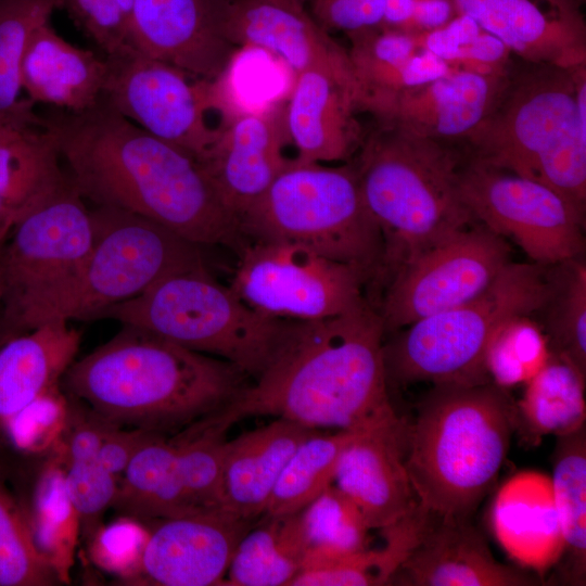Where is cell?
<instances>
[{
  "label": "cell",
  "instance_id": "obj_13",
  "mask_svg": "<svg viewBox=\"0 0 586 586\" xmlns=\"http://www.w3.org/2000/svg\"><path fill=\"white\" fill-rule=\"evenodd\" d=\"M104 58L101 97L151 135L203 162L225 125L213 127L207 117L218 107L214 81L196 78L130 44Z\"/></svg>",
  "mask_w": 586,
  "mask_h": 586
},
{
  "label": "cell",
  "instance_id": "obj_54",
  "mask_svg": "<svg viewBox=\"0 0 586 586\" xmlns=\"http://www.w3.org/2000/svg\"><path fill=\"white\" fill-rule=\"evenodd\" d=\"M36 127H41L40 116L31 119L0 114V143Z\"/></svg>",
  "mask_w": 586,
  "mask_h": 586
},
{
  "label": "cell",
  "instance_id": "obj_7",
  "mask_svg": "<svg viewBox=\"0 0 586 586\" xmlns=\"http://www.w3.org/2000/svg\"><path fill=\"white\" fill-rule=\"evenodd\" d=\"M94 319H113L221 358L252 380L270 361L289 322L249 306L205 265L168 275Z\"/></svg>",
  "mask_w": 586,
  "mask_h": 586
},
{
  "label": "cell",
  "instance_id": "obj_48",
  "mask_svg": "<svg viewBox=\"0 0 586 586\" xmlns=\"http://www.w3.org/2000/svg\"><path fill=\"white\" fill-rule=\"evenodd\" d=\"M510 48L497 36L482 29L459 49L449 65L483 75H507L512 66Z\"/></svg>",
  "mask_w": 586,
  "mask_h": 586
},
{
  "label": "cell",
  "instance_id": "obj_19",
  "mask_svg": "<svg viewBox=\"0 0 586 586\" xmlns=\"http://www.w3.org/2000/svg\"><path fill=\"white\" fill-rule=\"evenodd\" d=\"M393 582L407 586H531L537 578L524 569L498 561L470 518L429 520L395 574Z\"/></svg>",
  "mask_w": 586,
  "mask_h": 586
},
{
  "label": "cell",
  "instance_id": "obj_21",
  "mask_svg": "<svg viewBox=\"0 0 586 586\" xmlns=\"http://www.w3.org/2000/svg\"><path fill=\"white\" fill-rule=\"evenodd\" d=\"M285 136L284 110L243 113L225 123L201 162L239 221L292 162L283 153Z\"/></svg>",
  "mask_w": 586,
  "mask_h": 586
},
{
  "label": "cell",
  "instance_id": "obj_50",
  "mask_svg": "<svg viewBox=\"0 0 586 586\" xmlns=\"http://www.w3.org/2000/svg\"><path fill=\"white\" fill-rule=\"evenodd\" d=\"M156 434L143 429L114 428L101 445L100 460L119 479L135 454Z\"/></svg>",
  "mask_w": 586,
  "mask_h": 586
},
{
  "label": "cell",
  "instance_id": "obj_11",
  "mask_svg": "<svg viewBox=\"0 0 586 586\" xmlns=\"http://www.w3.org/2000/svg\"><path fill=\"white\" fill-rule=\"evenodd\" d=\"M458 189L476 222L512 240L533 263L553 267L582 256L585 209L550 187L464 152Z\"/></svg>",
  "mask_w": 586,
  "mask_h": 586
},
{
  "label": "cell",
  "instance_id": "obj_43",
  "mask_svg": "<svg viewBox=\"0 0 586 586\" xmlns=\"http://www.w3.org/2000/svg\"><path fill=\"white\" fill-rule=\"evenodd\" d=\"M308 550L346 555L368 548L370 528L358 507L334 484L301 511Z\"/></svg>",
  "mask_w": 586,
  "mask_h": 586
},
{
  "label": "cell",
  "instance_id": "obj_47",
  "mask_svg": "<svg viewBox=\"0 0 586 586\" xmlns=\"http://www.w3.org/2000/svg\"><path fill=\"white\" fill-rule=\"evenodd\" d=\"M146 535L148 530L143 531L135 523H115L105 530L101 527L92 537V544L101 565L123 574L122 562H127L130 570L127 581H131L138 571L142 550L125 546H143Z\"/></svg>",
  "mask_w": 586,
  "mask_h": 586
},
{
  "label": "cell",
  "instance_id": "obj_49",
  "mask_svg": "<svg viewBox=\"0 0 586 586\" xmlns=\"http://www.w3.org/2000/svg\"><path fill=\"white\" fill-rule=\"evenodd\" d=\"M482 29L470 16L457 14L444 26L413 36L420 49L432 52L449 64L459 49L470 42Z\"/></svg>",
  "mask_w": 586,
  "mask_h": 586
},
{
  "label": "cell",
  "instance_id": "obj_38",
  "mask_svg": "<svg viewBox=\"0 0 586 586\" xmlns=\"http://www.w3.org/2000/svg\"><path fill=\"white\" fill-rule=\"evenodd\" d=\"M582 257L556 265L550 293L540 309L552 354L586 375V265Z\"/></svg>",
  "mask_w": 586,
  "mask_h": 586
},
{
  "label": "cell",
  "instance_id": "obj_37",
  "mask_svg": "<svg viewBox=\"0 0 586 586\" xmlns=\"http://www.w3.org/2000/svg\"><path fill=\"white\" fill-rule=\"evenodd\" d=\"M359 433L317 431L304 440L285 463L264 514L285 515L304 510L333 484L342 451Z\"/></svg>",
  "mask_w": 586,
  "mask_h": 586
},
{
  "label": "cell",
  "instance_id": "obj_58",
  "mask_svg": "<svg viewBox=\"0 0 586 586\" xmlns=\"http://www.w3.org/2000/svg\"><path fill=\"white\" fill-rule=\"evenodd\" d=\"M7 234L0 231V249L3 246Z\"/></svg>",
  "mask_w": 586,
  "mask_h": 586
},
{
  "label": "cell",
  "instance_id": "obj_27",
  "mask_svg": "<svg viewBox=\"0 0 586 586\" xmlns=\"http://www.w3.org/2000/svg\"><path fill=\"white\" fill-rule=\"evenodd\" d=\"M80 340L68 321L50 320L0 347V436L23 409L60 385Z\"/></svg>",
  "mask_w": 586,
  "mask_h": 586
},
{
  "label": "cell",
  "instance_id": "obj_16",
  "mask_svg": "<svg viewBox=\"0 0 586 586\" xmlns=\"http://www.w3.org/2000/svg\"><path fill=\"white\" fill-rule=\"evenodd\" d=\"M232 0H135L128 44L207 81L228 71L237 47L227 35Z\"/></svg>",
  "mask_w": 586,
  "mask_h": 586
},
{
  "label": "cell",
  "instance_id": "obj_52",
  "mask_svg": "<svg viewBox=\"0 0 586 586\" xmlns=\"http://www.w3.org/2000/svg\"><path fill=\"white\" fill-rule=\"evenodd\" d=\"M458 14L453 0H415L412 35L440 28Z\"/></svg>",
  "mask_w": 586,
  "mask_h": 586
},
{
  "label": "cell",
  "instance_id": "obj_42",
  "mask_svg": "<svg viewBox=\"0 0 586 586\" xmlns=\"http://www.w3.org/2000/svg\"><path fill=\"white\" fill-rule=\"evenodd\" d=\"M62 583L38 549L25 509L0 480V586Z\"/></svg>",
  "mask_w": 586,
  "mask_h": 586
},
{
  "label": "cell",
  "instance_id": "obj_51",
  "mask_svg": "<svg viewBox=\"0 0 586 586\" xmlns=\"http://www.w3.org/2000/svg\"><path fill=\"white\" fill-rule=\"evenodd\" d=\"M458 14L473 18L484 30L497 36L512 51L514 42L512 36L496 10L493 0H453Z\"/></svg>",
  "mask_w": 586,
  "mask_h": 586
},
{
  "label": "cell",
  "instance_id": "obj_1",
  "mask_svg": "<svg viewBox=\"0 0 586 586\" xmlns=\"http://www.w3.org/2000/svg\"><path fill=\"white\" fill-rule=\"evenodd\" d=\"M40 117L76 189L95 206L141 216L201 247L238 251L245 242L239 218L205 166L123 116L102 97L85 111L52 107Z\"/></svg>",
  "mask_w": 586,
  "mask_h": 586
},
{
  "label": "cell",
  "instance_id": "obj_8",
  "mask_svg": "<svg viewBox=\"0 0 586 586\" xmlns=\"http://www.w3.org/2000/svg\"><path fill=\"white\" fill-rule=\"evenodd\" d=\"M550 293L544 266L510 262L476 297L428 316L384 343L387 382L480 385L492 382L487 344L505 321L540 311Z\"/></svg>",
  "mask_w": 586,
  "mask_h": 586
},
{
  "label": "cell",
  "instance_id": "obj_36",
  "mask_svg": "<svg viewBox=\"0 0 586 586\" xmlns=\"http://www.w3.org/2000/svg\"><path fill=\"white\" fill-rule=\"evenodd\" d=\"M25 512L38 549L61 582L68 583L80 530L78 514L65 489L61 451L42 467L29 512Z\"/></svg>",
  "mask_w": 586,
  "mask_h": 586
},
{
  "label": "cell",
  "instance_id": "obj_45",
  "mask_svg": "<svg viewBox=\"0 0 586 586\" xmlns=\"http://www.w3.org/2000/svg\"><path fill=\"white\" fill-rule=\"evenodd\" d=\"M62 8L103 55L128 44V25L114 0H62Z\"/></svg>",
  "mask_w": 586,
  "mask_h": 586
},
{
  "label": "cell",
  "instance_id": "obj_12",
  "mask_svg": "<svg viewBox=\"0 0 586 586\" xmlns=\"http://www.w3.org/2000/svg\"><path fill=\"white\" fill-rule=\"evenodd\" d=\"M230 288L252 308L272 317L314 320L349 311L367 300L360 269L290 241L247 240Z\"/></svg>",
  "mask_w": 586,
  "mask_h": 586
},
{
  "label": "cell",
  "instance_id": "obj_23",
  "mask_svg": "<svg viewBox=\"0 0 586 586\" xmlns=\"http://www.w3.org/2000/svg\"><path fill=\"white\" fill-rule=\"evenodd\" d=\"M492 533L519 568L544 575L564 552L551 476L522 470L497 489L489 510Z\"/></svg>",
  "mask_w": 586,
  "mask_h": 586
},
{
  "label": "cell",
  "instance_id": "obj_20",
  "mask_svg": "<svg viewBox=\"0 0 586 586\" xmlns=\"http://www.w3.org/2000/svg\"><path fill=\"white\" fill-rule=\"evenodd\" d=\"M407 423L360 432L342 451L333 484L360 510L370 530H382L417 507L406 467Z\"/></svg>",
  "mask_w": 586,
  "mask_h": 586
},
{
  "label": "cell",
  "instance_id": "obj_10",
  "mask_svg": "<svg viewBox=\"0 0 586 586\" xmlns=\"http://www.w3.org/2000/svg\"><path fill=\"white\" fill-rule=\"evenodd\" d=\"M90 211L88 256L67 282L15 320L25 330L50 320H93L164 277L204 265L200 245L152 220L107 206Z\"/></svg>",
  "mask_w": 586,
  "mask_h": 586
},
{
  "label": "cell",
  "instance_id": "obj_32",
  "mask_svg": "<svg viewBox=\"0 0 586 586\" xmlns=\"http://www.w3.org/2000/svg\"><path fill=\"white\" fill-rule=\"evenodd\" d=\"M112 507L144 521L199 512L183 486L174 438L158 433L135 454L118 480Z\"/></svg>",
  "mask_w": 586,
  "mask_h": 586
},
{
  "label": "cell",
  "instance_id": "obj_14",
  "mask_svg": "<svg viewBox=\"0 0 586 586\" xmlns=\"http://www.w3.org/2000/svg\"><path fill=\"white\" fill-rule=\"evenodd\" d=\"M502 237L474 222L391 275L378 310L386 332L454 308L483 293L510 259Z\"/></svg>",
  "mask_w": 586,
  "mask_h": 586
},
{
  "label": "cell",
  "instance_id": "obj_44",
  "mask_svg": "<svg viewBox=\"0 0 586 586\" xmlns=\"http://www.w3.org/2000/svg\"><path fill=\"white\" fill-rule=\"evenodd\" d=\"M69 403L55 387L23 409L4 428L0 441L22 454H42L58 444L67 425Z\"/></svg>",
  "mask_w": 586,
  "mask_h": 586
},
{
  "label": "cell",
  "instance_id": "obj_39",
  "mask_svg": "<svg viewBox=\"0 0 586 586\" xmlns=\"http://www.w3.org/2000/svg\"><path fill=\"white\" fill-rule=\"evenodd\" d=\"M62 0H0V114L38 118L34 103L21 99V63L34 31L50 22Z\"/></svg>",
  "mask_w": 586,
  "mask_h": 586
},
{
  "label": "cell",
  "instance_id": "obj_29",
  "mask_svg": "<svg viewBox=\"0 0 586 586\" xmlns=\"http://www.w3.org/2000/svg\"><path fill=\"white\" fill-rule=\"evenodd\" d=\"M584 0H493L523 61L560 67L586 64Z\"/></svg>",
  "mask_w": 586,
  "mask_h": 586
},
{
  "label": "cell",
  "instance_id": "obj_41",
  "mask_svg": "<svg viewBox=\"0 0 586 586\" xmlns=\"http://www.w3.org/2000/svg\"><path fill=\"white\" fill-rule=\"evenodd\" d=\"M548 337L530 316H517L498 327L484 357L491 381L508 388L527 383L549 360Z\"/></svg>",
  "mask_w": 586,
  "mask_h": 586
},
{
  "label": "cell",
  "instance_id": "obj_56",
  "mask_svg": "<svg viewBox=\"0 0 586 586\" xmlns=\"http://www.w3.org/2000/svg\"><path fill=\"white\" fill-rule=\"evenodd\" d=\"M268 1L275 2L277 4L286 7L295 11H305L304 5L301 4L297 0H268Z\"/></svg>",
  "mask_w": 586,
  "mask_h": 586
},
{
  "label": "cell",
  "instance_id": "obj_53",
  "mask_svg": "<svg viewBox=\"0 0 586 586\" xmlns=\"http://www.w3.org/2000/svg\"><path fill=\"white\" fill-rule=\"evenodd\" d=\"M415 0H383L381 25L412 35Z\"/></svg>",
  "mask_w": 586,
  "mask_h": 586
},
{
  "label": "cell",
  "instance_id": "obj_31",
  "mask_svg": "<svg viewBox=\"0 0 586 586\" xmlns=\"http://www.w3.org/2000/svg\"><path fill=\"white\" fill-rule=\"evenodd\" d=\"M114 428L89 409H74L71 405L61 449L64 483L78 514L80 533L89 540L102 527V517L117 492L119 479L99 457L103 441Z\"/></svg>",
  "mask_w": 586,
  "mask_h": 586
},
{
  "label": "cell",
  "instance_id": "obj_2",
  "mask_svg": "<svg viewBox=\"0 0 586 586\" xmlns=\"http://www.w3.org/2000/svg\"><path fill=\"white\" fill-rule=\"evenodd\" d=\"M381 316L366 301L344 314L289 319L263 372L206 423L227 432L252 417L311 429L368 431L395 422L384 362Z\"/></svg>",
  "mask_w": 586,
  "mask_h": 586
},
{
  "label": "cell",
  "instance_id": "obj_35",
  "mask_svg": "<svg viewBox=\"0 0 586 586\" xmlns=\"http://www.w3.org/2000/svg\"><path fill=\"white\" fill-rule=\"evenodd\" d=\"M551 476L555 502L564 539L561 581L586 583V426L557 437Z\"/></svg>",
  "mask_w": 586,
  "mask_h": 586
},
{
  "label": "cell",
  "instance_id": "obj_4",
  "mask_svg": "<svg viewBox=\"0 0 586 586\" xmlns=\"http://www.w3.org/2000/svg\"><path fill=\"white\" fill-rule=\"evenodd\" d=\"M515 425L506 388L435 384L407 424L405 467L419 505L471 519L496 482Z\"/></svg>",
  "mask_w": 586,
  "mask_h": 586
},
{
  "label": "cell",
  "instance_id": "obj_9",
  "mask_svg": "<svg viewBox=\"0 0 586 586\" xmlns=\"http://www.w3.org/2000/svg\"><path fill=\"white\" fill-rule=\"evenodd\" d=\"M245 240L296 242L364 271L383 269L384 243L352 164L292 162L240 216Z\"/></svg>",
  "mask_w": 586,
  "mask_h": 586
},
{
  "label": "cell",
  "instance_id": "obj_57",
  "mask_svg": "<svg viewBox=\"0 0 586 586\" xmlns=\"http://www.w3.org/2000/svg\"><path fill=\"white\" fill-rule=\"evenodd\" d=\"M2 247L0 249V306L7 293L5 277H4V270H3L2 259H1Z\"/></svg>",
  "mask_w": 586,
  "mask_h": 586
},
{
  "label": "cell",
  "instance_id": "obj_33",
  "mask_svg": "<svg viewBox=\"0 0 586 586\" xmlns=\"http://www.w3.org/2000/svg\"><path fill=\"white\" fill-rule=\"evenodd\" d=\"M239 542L222 585L289 586L308 550L301 512L258 518Z\"/></svg>",
  "mask_w": 586,
  "mask_h": 586
},
{
  "label": "cell",
  "instance_id": "obj_34",
  "mask_svg": "<svg viewBox=\"0 0 586 586\" xmlns=\"http://www.w3.org/2000/svg\"><path fill=\"white\" fill-rule=\"evenodd\" d=\"M585 379L575 366L551 353L515 403V430L533 444L544 435L560 437L585 426Z\"/></svg>",
  "mask_w": 586,
  "mask_h": 586
},
{
  "label": "cell",
  "instance_id": "obj_59",
  "mask_svg": "<svg viewBox=\"0 0 586 586\" xmlns=\"http://www.w3.org/2000/svg\"><path fill=\"white\" fill-rule=\"evenodd\" d=\"M297 1H298L301 4L304 5L306 0H297Z\"/></svg>",
  "mask_w": 586,
  "mask_h": 586
},
{
  "label": "cell",
  "instance_id": "obj_26",
  "mask_svg": "<svg viewBox=\"0 0 586 586\" xmlns=\"http://www.w3.org/2000/svg\"><path fill=\"white\" fill-rule=\"evenodd\" d=\"M319 430L276 418L270 423L227 441L222 509L256 521L296 447Z\"/></svg>",
  "mask_w": 586,
  "mask_h": 586
},
{
  "label": "cell",
  "instance_id": "obj_22",
  "mask_svg": "<svg viewBox=\"0 0 586 586\" xmlns=\"http://www.w3.org/2000/svg\"><path fill=\"white\" fill-rule=\"evenodd\" d=\"M509 73L496 76L456 69L397 94L372 117L377 124L434 140L461 143L491 112Z\"/></svg>",
  "mask_w": 586,
  "mask_h": 586
},
{
  "label": "cell",
  "instance_id": "obj_17",
  "mask_svg": "<svg viewBox=\"0 0 586 586\" xmlns=\"http://www.w3.org/2000/svg\"><path fill=\"white\" fill-rule=\"evenodd\" d=\"M130 581L158 586L222 585L235 548L254 521L225 509L157 519Z\"/></svg>",
  "mask_w": 586,
  "mask_h": 586
},
{
  "label": "cell",
  "instance_id": "obj_25",
  "mask_svg": "<svg viewBox=\"0 0 586 586\" xmlns=\"http://www.w3.org/2000/svg\"><path fill=\"white\" fill-rule=\"evenodd\" d=\"M105 74L104 55L72 44L47 22L28 41L20 79L31 103L80 112L101 98Z\"/></svg>",
  "mask_w": 586,
  "mask_h": 586
},
{
  "label": "cell",
  "instance_id": "obj_30",
  "mask_svg": "<svg viewBox=\"0 0 586 586\" xmlns=\"http://www.w3.org/2000/svg\"><path fill=\"white\" fill-rule=\"evenodd\" d=\"M430 511L419 504L395 523L380 530L381 548H365L346 555L307 550L302 568L289 586H379L393 582L403 562L419 540Z\"/></svg>",
  "mask_w": 586,
  "mask_h": 586
},
{
  "label": "cell",
  "instance_id": "obj_55",
  "mask_svg": "<svg viewBox=\"0 0 586 586\" xmlns=\"http://www.w3.org/2000/svg\"><path fill=\"white\" fill-rule=\"evenodd\" d=\"M118 8L120 9L123 15L126 18L127 25L129 26V21L132 13L135 0H114Z\"/></svg>",
  "mask_w": 586,
  "mask_h": 586
},
{
  "label": "cell",
  "instance_id": "obj_6",
  "mask_svg": "<svg viewBox=\"0 0 586 586\" xmlns=\"http://www.w3.org/2000/svg\"><path fill=\"white\" fill-rule=\"evenodd\" d=\"M514 69L491 112L459 143L485 165L539 182L586 166V64Z\"/></svg>",
  "mask_w": 586,
  "mask_h": 586
},
{
  "label": "cell",
  "instance_id": "obj_24",
  "mask_svg": "<svg viewBox=\"0 0 586 586\" xmlns=\"http://www.w3.org/2000/svg\"><path fill=\"white\" fill-rule=\"evenodd\" d=\"M227 35L237 48L256 47L275 54L296 75L313 67H352L347 50L307 11L268 0H232Z\"/></svg>",
  "mask_w": 586,
  "mask_h": 586
},
{
  "label": "cell",
  "instance_id": "obj_5",
  "mask_svg": "<svg viewBox=\"0 0 586 586\" xmlns=\"http://www.w3.org/2000/svg\"><path fill=\"white\" fill-rule=\"evenodd\" d=\"M356 154L351 164L382 234L390 275L476 222L459 194V143L375 124Z\"/></svg>",
  "mask_w": 586,
  "mask_h": 586
},
{
  "label": "cell",
  "instance_id": "obj_15",
  "mask_svg": "<svg viewBox=\"0 0 586 586\" xmlns=\"http://www.w3.org/2000/svg\"><path fill=\"white\" fill-rule=\"evenodd\" d=\"M2 247L14 319L53 294L82 265L94 238L91 211L73 181L13 228Z\"/></svg>",
  "mask_w": 586,
  "mask_h": 586
},
{
  "label": "cell",
  "instance_id": "obj_28",
  "mask_svg": "<svg viewBox=\"0 0 586 586\" xmlns=\"http://www.w3.org/2000/svg\"><path fill=\"white\" fill-rule=\"evenodd\" d=\"M61 161L42 126L0 143V231L8 235L72 182Z\"/></svg>",
  "mask_w": 586,
  "mask_h": 586
},
{
  "label": "cell",
  "instance_id": "obj_46",
  "mask_svg": "<svg viewBox=\"0 0 586 586\" xmlns=\"http://www.w3.org/2000/svg\"><path fill=\"white\" fill-rule=\"evenodd\" d=\"M310 17L327 33L345 35L381 25L383 0H306Z\"/></svg>",
  "mask_w": 586,
  "mask_h": 586
},
{
  "label": "cell",
  "instance_id": "obj_40",
  "mask_svg": "<svg viewBox=\"0 0 586 586\" xmlns=\"http://www.w3.org/2000/svg\"><path fill=\"white\" fill-rule=\"evenodd\" d=\"M225 433L199 422L173 437L183 486L199 511L222 509Z\"/></svg>",
  "mask_w": 586,
  "mask_h": 586
},
{
  "label": "cell",
  "instance_id": "obj_18",
  "mask_svg": "<svg viewBox=\"0 0 586 586\" xmlns=\"http://www.w3.org/2000/svg\"><path fill=\"white\" fill-rule=\"evenodd\" d=\"M357 113L352 67H313L297 74L284 110L294 160L321 164L349 160L365 137Z\"/></svg>",
  "mask_w": 586,
  "mask_h": 586
},
{
  "label": "cell",
  "instance_id": "obj_3",
  "mask_svg": "<svg viewBox=\"0 0 586 586\" xmlns=\"http://www.w3.org/2000/svg\"><path fill=\"white\" fill-rule=\"evenodd\" d=\"M221 358L123 324L62 378L72 398L116 428L181 432L226 409L250 383Z\"/></svg>",
  "mask_w": 586,
  "mask_h": 586
}]
</instances>
